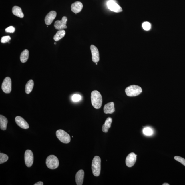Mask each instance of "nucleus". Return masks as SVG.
<instances>
[{"label":"nucleus","mask_w":185,"mask_h":185,"mask_svg":"<svg viewBox=\"0 0 185 185\" xmlns=\"http://www.w3.org/2000/svg\"><path fill=\"white\" fill-rule=\"evenodd\" d=\"M56 135L57 138L62 143L65 144L69 143L71 138L69 134L63 130H58L56 132Z\"/></svg>","instance_id":"39448f33"},{"label":"nucleus","mask_w":185,"mask_h":185,"mask_svg":"<svg viewBox=\"0 0 185 185\" xmlns=\"http://www.w3.org/2000/svg\"><path fill=\"white\" fill-rule=\"evenodd\" d=\"M81 96L79 95L75 94L72 97V99L73 102H77L81 100Z\"/></svg>","instance_id":"bb28decb"},{"label":"nucleus","mask_w":185,"mask_h":185,"mask_svg":"<svg viewBox=\"0 0 185 185\" xmlns=\"http://www.w3.org/2000/svg\"><path fill=\"white\" fill-rule=\"evenodd\" d=\"M143 133L144 134L147 136H150L153 134V131L152 128L149 127H147L144 128Z\"/></svg>","instance_id":"5701e85b"},{"label":"nucleus","mask_w":185,"mask_h":185,"mask_svg":"<svg viewBox=\"0 0 185 185\" xmlns=\"http://www.w3.org/2000/svg\"><path fill=\"white\" fill-rule=\"evenodd\" d=\"M29 51L28 50L25 49L21 53L20 56L21 61L22 63L26 62L28 59Z\"/></svg>","instance_id":"aec40b11"},{"label":"nucleus","mask_w":185,"mask_h":185,"mask_svg":"<svg viewBox=\"0 0 185 185\" xmlns=\"http://www.w3.org/2000/svg\"><path fill=\"white\" fill-rule=\"evenodd\" d=\"M112 120L111 117L108 118L102 126V131L104 132L107 133L109 129L111 127Z\"/></svg>","instance_id":"f3484780"},{"label":"nucleus","mask_w":185,"mask_h":185,"mask_svg":"<svg viewBox=\"0 0 185 185\" xmlns=\"http://www.w3.org/2000/svg\"><path fill=\"white\" fill-rule=\"evenodd\" d=\"M15 120L17 124L21 128L24 129H28L29 128L28 123L21 116H17Z\"/></svg>","instance_id":"f8f14e48"},{"label":"nucleus","mask_w":185,"mask_h":185,"mask_svg":"<svg viewBox=\"0 0 185 185\" xmlns=\"http://www.w3.org/2000/svg\"><path fill=\"white\" fill-rule=\"evenodd\" d=\"M90 49L92 55V59L94 63H97L99 61V54L98 49L95 46L92 45L90 46Z\"/></svg>","instance_id":"9d476101"},{"label":"nucleus","mask_w":185,"mask_h":185,"mask_svg":"<svg viewBox=\"0 0 185 185\" xmlns=\"http://www.w3.org/2000/svg\"><path fill=\"white\" fill-rule=\"evenodd\" d=\"M137 155L133 152L130 153L126 159V163L127 166L128 167H132L136 162Z\"/></svg>","instance_id":"9b49d317"},{"label":"nucleus","mask_w":185,"mask_h":185,"mask_svg":"<svg viewBox=\"0 0 185 185\" xmlns=\"http://www.w3.org/2000/svg\"><path fill=\"white\" fill-rule=\"evenodd\" d=\"M91 101L92 106L96 109H99L102 107V95L98 91L94 90L91 94Z\"/></svg>","instance_id":"f257e3e1"},{"label":"nucleus","mask_w":185,"mask_h":185,"mask_svg":"<svg viewBox=\"0 0 185 185\" xmlns=\"http://www.w3.org/2000/svg\"><path fill=\"white\" fill-rule=\"evenodd\" d=\"M12 12L13 14L15 16L20 17V18H23L24 14L22 13L21 9L18 6H14L12 9Z\"/></svg>","instance_id":"a211bd4d"},{"label":"nucleus","mask_w":185,"mask_h":185,"mask_svg":"<svg viewBox=\"0 0 185 185\" xmlns=\"http://www.w3.org/2000/svg\"><path fill=\"white\" fill-rule=\"evenodd\" d=\"M101 159L98 156H95L92 160V169L94 175L98 176L101 171Z\"/></svg>","instance_id":"7ed1b4c3"},{"label":"nucleus","mask_w":185,"mask_h":185,"mask_svg":"<svg viewBox=\"0 0 185 185\" xmlns=\"http://www.w3.org/2000/svg\"><path fill=\"white\" fill-rule=\"evenodd\" d=\"M107 5L110 10L115 13H119L123 11L121 7L114 1H108Z\"/></svg>","instance_id":"1a4fd4ad"},{"label":"nucleus","mask_w":185,"mask_h":185,"mask_svg":"<svg viewBox=\"0 0 185 185\" xmlns=\"http://www.w3.org/2000/svg\"><path fill=\"white\" fill-rule=\"evenodd\" d=\"M84 174L85 173L83 170L81 169L77 172L75 175V181L77 185H82L83 181Z\"/></svg>","instance_id":"4468645a"},{"label":"nucleus","mask_w":185,"mask_h":185,"mask_svg":"<svg viewBox=\"0 0 185 185\" xmlns=\"http://www.w3.org/2000/svg\"><path fill=\"white\" fill-rule=\"evenodd\" d=\"M142 92L141 87L135 85H130L125 90L126 95L129 97L136 96L141 94Z\"/></svg>","instance_id":"f03ea898"},{"label":"nucleus","mask_w":185,"mask_h":185,"mask_svg":"<svg viewBox=\"0 0 185 185\" xmlns=\"http://www.w3.org/2000/svg\"><path fill=\"white\" fill-rule=\"evenodd\" d=\"M25 161L26 166L30 167L33 164L34 161L33 154L30 150H27L25 154Z\"/></svg>","instance_id":"423d86ee"},{"label":"nucleus","mask_w":185,"mask_h":185,"mask_svg":"<svg viewBox=\"0 0 185 185\" xmlns=\"http://www.w3.org/2000/svg\"><path fill=\"white\" fill-rule=\"evenodd\" d=\"M8 122V120L6 117L2 115H0V128L1 130L5 131L6 130Z\"/></svg>","instance_id":"6ab92c4d"},{"label":"nucleus","mask_w":185,"mask_h":185,"mask_svg":"<svg viewBox=\"0 0 185 185\" xmlns=\"http://www.w3.org/2000/svg\"><path fill=\"white\" fill-rule=\"evenodd\" d=\"M3 91L6 94H9L11 91V80L9 77L4 79L1 86Z\"/></svg>","instance_id":"0eeeda50"},{"label":"nucleus","mask_w":185,"mask_h":185,"mask_svg":"<svg viewBox=\"0 0 185 185\" xmlns=\"http://www.w3.org/2000/svg\"><path fill=\"white\" fill-rule=\"evenodd\" d=\"M96 65H97V63H96Z\"/></svg>","instance_id":"473e14b6"},{"label":"nucleus","mask_w":185,"mask_h":185,"mask_svg":"<svg viewBox=\"0 0 185 185\" xmlns=\"http://www.w3.org/2000/svg\"><path fill=\"white\" fill-rule=\"evenodd\" d=\"M46 166L49 168L54 169L57 168L59 165V161L57 157L54 155L49 156L46 161Z\"/></svg>","instance_id":"20e7f679"},{"label":"nucleus","mask_w":185,"mask_h":185,"mask_svg":"<svg viewBox=\"0 0 185 185\" xmlns=\"http://www.w3.org/2000/svg\"><path fill=\"white\" fill-rule=\"evenodd\" d=\"M33 86V81L32 80H29L25 85V92L27 94H30L32 92Z\"/></svg>","instance_id":"412c9836"},{"label":"nucleus","mask_w":185,"mask_h":185,"mask_svg":"<svg viewBox=\"0 0 185 185\" xmlns=\"http://www.w3.org/2000/svg\"><path fill=\"white\" fill-rule=\"evenodd\" d=\"M67 18L65 16L63 17L61 20H57L55 22L54 27L57 30H61L67 28L66 24Z\"/></svg>","instance_id":"6e6552de"},{"label":"nucleus","mask_w":185,"mask_h":185,"mask_svg":"<svg viewBox=\"0 0 185 185\" xmlns=\"http://www.w3.org/2000/svg\"><path fill=\"white\" fill-rule=\"evenodd\" d=\"M83 8V5L80 1H76L73 3L71 6V10L74 13L76 14L80 13Z\"/></svg>","instance_id":"2eb2a0df"},{"label":"nucleus","mask_w":185,"mask_h":185,"mask_svg":"<svg viewBox=\"0 0 185 185\" xmlns=\"http://www.w3.org/2000/svg\"><path fill=\"white\" fill-rule=\"evenodd\" d=\"M11 39V37L9 36H4L1 38V42L3 43H5L9 42Z\"/></svg>","instance_id":"cd10ccee"},{"label":"nucleus","mask_w":185,"mask_h":185,"mask_svg":"<svg viewBox=\"0 0 185 185\" xmlns=\"http://www.w3.org/2000/svg\"><path fill=\"white\" fill-rule=\"evenodd\" d=\"M174 158L176 160L180 162L181 163L185 166V159L181 157L178 156H175Z\"/></svg>","instance_id":"a878e982"},{"label":"nucleus","mask_w":185,"mask_h":185,"mask_svg":"<svg viewBox=\"0 0 185 185\" xmlns=\"http://www.w3.org/2000/svg\"><path fill=\"white\" fill-rule=\"evenodd\" d=\"M43 183L42 181H39L37 183H36L35 184H34V185H43Z\"/></svg>","instance_id":"c756f323"},{"label":"nucleus","mask_w":185,"mask_h":185,"mask_svg":"<svg viewBox=\"0 0 185 185\" xmlns=\"http://www.w3.org/2000/svg\"><path fill=\"white\" fill-rule=\"evenodd\" d=\"M57 13L56 11H51L48 13L45 19V22L46 25H50L56 18Z\"/></svg>","instance_id":"ddd939ff"},{"label":"nucleus","mask_w":185,"mask_h":185,"mask_svg":"<svg viewBox=\"0 0 185 185\" xmlns=\"http://www.w3.org/2000/svg\"><path fill=\"white\" fill-rule=\"evenodd\" d=\"M15 29L13 26H10L5 29V31L7 32L13 33L15 31Z\"/></svg>","instance_id":"c85d7f7f"},{"label":"nucleus","mask_w":185,"mask_h":185,"mask_svg":"<svg viewBox=\"0 0 185 185\" xmlns=\"http://www.w3.org/2000/svg\"><path fill=\"white\" fill-rule=\"evenodd\" d=\"M66 32L63 30H59L54 36V39L55 41H59L64 37Z\"/></svg>","instance_id":"4be33fe9"},{"label":"nucleus","mask_w":185,"mask_h":185,"mask_svg":"<svg viewBox=\"0 0 185 185\" xmlns=\"http://www.w3.org/2000/svg\"><path fill=\"white\" fill-rule=\"evenodd\" d=\"M142 27L144 30L146 31H148L150 30L151 25L150 23L148 22H144L142 25Z\"/></svg>","instance_id":"393cba45"},{"label":"nucleus","mask_w":185,"mask_h":185,"mask_svg":"<svg viewBox=\"0 0 185 185\" xmlns=\"http://www.w3.org/2000/svg\"><path fill=\"white\" fill-rule=\"evenodd\" d=\"M162 185H169V184L168 183H164Z\"/></svg>","instance_id":"7c9ffc66"},{"label":"nucleus","mask_w":185,"mask_h":185,"mask_svg":"<svg viewBox=\"0 0 185 185\" xmlns=\"http://www.w3.org/2000/svg\"><path fill=\"white\" fill-rule=\"evenodd\" d=\"M54 44H56V42H55V43H54Z\"/></svg>","instance_id":"2f4dec72"},{"label":"nucleus","mask_w":185,"mask_h":185,"mask_svg":"<svg viewBox=\"0 0 185 185\" xmlns=\"http://www.w3.org/2000/svg\"><path fill=\"white\" fill-rule=\"evenodd\" d=\"M104 112L106 114H111L115 111L114 103L111 102L105 104L104 108Z\"/></svg>","instance_id":"dca6fc26"},{"label":"nucleus","mask_w":185,"mask_h":185,"mask_svg":"<svg viewBox=\"0 0 185 185\" xmlns=\"http://www.w3.org/2000/svg\"><path fill=\"white\" fill-rule=\"evenodd\" d=\"M8 157L5 154L0 153V164L3 163L8 160Z\"/></svg>","instance_id":"b1692460"}]
</instances>
